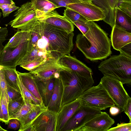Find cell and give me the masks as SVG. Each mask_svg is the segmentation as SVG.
I'll list each match as a JSON object with an SVG mask.
<instances>
[{"instance_id": "1", "label": "cell", "mask_w": 131, "mask_h": 131, "mask_svg": "<svg viewBox=\"0 0 131 131\" xmlns=\"http://www.w3.org/2000/svg\"><path fill=\"white\" fill-rule=\"evenodd\" d=\"M87 23L89 29L84 35L79 34L77 36V47L91 61L106 58L112 53L110 39L106 32L94 21H87Z\"/></svg>"}, {"instance_id": "2", "label": "cell", "mask_w": 131, "mask_h": 131, "mask_svg": "<svg viewBox=\"0 0 131 131\" xmlns=\"http://www.w3.org/2000/svg\"><path fill=\"white\" fill-rule=\"evenodd\" d=\"M47 40L50 52L58 59L64 55L70 54L74 45V34L36 20L30 24Z\"/></svg>"}, {"instance_id": "3", "label": "cell", "mask_w": 131, "mask_h": 131, "mask_svg": "<svg viewBox=\"0 0 131 131\" xmlns=\"http://www.w3.org/2000/svg\"><path fill=\"white\" fill-rule=\"evenodd\" d=\"M59 74L63 87L61 107L80 97L94 83L92 78L82 77L71 70H62Z\"/></svg>"}, {"instance_id": "4", "label": "cell", "mask_w": 131, "mask_h": 131, "mask_svg": "<svg viewBox=\"0 0 131 131\" xmlns=\"http://www.w3.org/2000/svg\"><path fill=\"white\" fill-rule=\"evenodd\" d=\"M99 70L104 76L115 78L123 84L131 83V58L120 54L102 61Z\"/></svg>"}, {"instance_id": "5", "label": "cell", "mask_w": 131, "mask_h": 131, "mask_svg": "<svg viewBox=\"0 0 131 131\" xmlns=\"http://www.w3.org/2000/svg\"><path fill=\"white\" fill-rule=\"evenodd\" d=\"M80 98L82 105L101 111L115 105L100 82L85 90Z\"/></svg>"}, {"instance_id": "6", "label": "cell", "mask_w": 131, "mask_h": 131, "mask_svg": "<svg viewBox=\"0 0 131 131\" xmlns=\"http://www.w3.org/2000/svg\"><path fill=\"white\" fill-rule=\"evenodd\" d=\"M121 113L130 97L120 81L113 77L104 76L100 82Z\"/></svg>"}, {"instance_id": "7", "label": "cell", "mask_w": 131, "mask_h": 131, "mask_svg": "<svg viewBox=\"0 0 131 131\" xmlns=\"http://www.w3.org/2000/svg\"><path fill=\"white\" fill-rule=\"evenodd\" d=\"M14 16V19L8 24L14 28L23 31L37 19L36 11L31 2H28L21 5L15 13Z\"/></svg>"}, {"instance_id": "8", "label": "cell", "mask_w": 131, "mask_h": 131, "mask_svg": "<svg viewBox=\"0 0 131 131\" xmlns=\"http://www.w3.org/2000/svg\"><path fill=\"white\" fill-rule=\"evenodd\" d=\"M101 111L81 104L66 123L61 131H78Z\"/></svg>"}, {"instance_id": "9", "label": "cell", "mask_w": 131, "mask_h": 131, "mask_svg": "<svg viewBox=\"0 0 131 131\" xmlns=\"http://www.w3.org/2000/svg\"><path fill=\"white\" fill-rule=\"evenodd\" d=\"M58 59L53 57L48 58L43 63L29 72L35 79L43 80L58 77L59 72L62 70H71L59 65L57 63Z\"/></svg>"}, {"instance_id": "10", "label": "cell", "mask_w": 131, "mask_h": 131, "mask_svg": "<svg viewBox=\"0 0 131 131\" xmlns=\"http://www.w3.org/2000/svg\"><path fill=\"white\" fill-rule=\"evenodd\" d=\"M29 41L14 48L4 47L0 53V66L16 68L18 63L27 52Z\"/></svg>"}, {"instance_id": "11", "label": "cell", "mask_w": 131, "mask_h": 131, "mask_svg": "<svg viewBox=\"0 0 131 131\" xmlns=\"http://www.w3.org/2000/svg\"><path fill=\"white\" fill-rule=\"evenodd\" d=\"M66 8L76 11L88 21L103 20L105 17L102 10L92 2H80L70 4Z\"/></svg>"}, {"instance_id": "12", "label": "cell", "mask_w": 131, "mask_h": 131, "mask_svg": "<svg viewBox=\"0 0 131 131\" xmlns=\"http://www.w3.org/2000/svg\"><path fill=\"white\" fill-rule=\"evenodd\" d=\"M36 12L37 20L59 28L68 32L74 31L73 24L54 10L46 13Z\"/></svg>"}, {"instance_id": "13", "label": "cell", "mask_w": 131, "mask_h": 131, "mask_svg": "<svg viewBox=\"0 0 131 131\" xmlns=\"http://www.w3.org/2000/svg\"><path fill=\"white\" fill-rule=\"evenodd\" d=\"M115 121L105 112L96 115L79 128L78 131H107Z\"/></svg>"}, {"instance_id": "14", "label": "cell", "mask_w": 131, "mask_h": 131, "mask_svg": "<svg viewBox=\"0 0 131 131\" xmlns=\"http://www.w3.org/2000/svg\"><path fill=\"white\" fill-rule=\"evenodd\" d=\"M57 63L60 66L68 68L82 77L92 78L91 69L74 56L70 54L62 55L58 58Z\"/></svg>"}, {"instance_id": "15", "label": "cell", "mask_w": 131, "mask_h": 131, "mask_svg": "<svg viewBox=\"0 0 131 131\" xmlns=\"http://www.w3.org/2000/svg\"><path fill=\"white\" fill-rule=\"evenodd\" d=\"M81 105L79 97L61 106L57 114L56 131H61L67 122Z\"/></svg>"}, {"instance_id": "16", "label": "cell", "mask_w": 131, "mask_h": 131, "mask_svg": "<svg viewBox=\"0 0 131 131\" xmlns=\"http://www.w3.org/2000/svg\"><path fill=\"white\" fill-rule=\"evenodd\" d=\"M92 3L103 10L105 16L103 20L112 29L115 25L116 7L118 0H91Z\"/></svg>"}, {"instance_id": "17", "label": "cell", "mask_w": 131, "mask_h": 131, "mask_svg": "<svg viewBox=\"0 0 131 131\" xmlns=\"http://www.w3.org/2000/svg\"><path fill=\"white\" fill-rule=\"evenodd\" d=\"M111 41L115 50H119L126 45L131 42V32L115 25L112 29Z\"/></svg>"}, {"instance_id": "18", "label": "cell", "mask_w": 131, "mask_h": 131, "mask_svg": "<svg viewBox=\"0 0 131 131\" xmlns=\"http://www.w3.org/2000/svg\"><path fill=\"white\" fill-rule=\"evenodd\" d=\"M35 80L42 102L44 105L47 107L53 92L56 78L43 80Z\"/></svg>"}, {"instance_id": "19", "label": "cell", "mask_w": 131, "mask_h": 131, "mask_svg": "<svg viewBox=\"0 0 131 131\" xmlns=\"http://www.w3.org/2000/svg\"><path fill=\"white\" fill-rule=\"evenodd\" d=\"M63 93V87L59 77L56 78L54 86L47 109L58 113L61 107Z\"/></svg>"}, {"instance_id": "20", "label": "cell", "mask_w": 131, "mask_h": 131, "mask_svg": "<svg viewBox=\"0 0 131 131\" xmlns=\"http://www.w3.org/2000/svg\"><path fill=\"white\" fill-rule=\"evenodd\" d=\"M47 110L44 105H38L34 108L25 115L18 120L20 126L18 131H23L30 125L42 113Z\"/></svg>"}, {"instance_id": "21", "label": "cell", "mask_w": 131, "mask_h": 131, "mask_svg": "<svg viewBox=\"0 0 131 131\" xmlns=\"http://www.w3.org/2000/svg\"><path fill=\"white\" fill-rule=\"evenodd\" d=\"M17 72L23 84L27 90L35 97L42 101L36 81L30 72L21 73L18 71Z\"/></svg>"}, {"instance_id": "22", "label": "cell", "mask_w": 131, "mask_h": 131, "mask_svg": "<svg viewBox=\"0 0 131 131\" xmlns=\"http://www.w3.org/2000/svg\"><path fill=\"white\" fill-rule=\"evenodd\" d=\"M55 113L47 109L42 113L31 124L35 131H45L50 119Z\"/></svg>"}, {"instance_id": "23", "label": "cell", "mask_w": 131, "mask_h": 131, "mask_svg": "<svg viewBox=\"0 0 131 131\" xmlns=\"http://www.w3.org/2000/svg\"><path fill=\"white\" fill-rule=\"evenodd\" d=\"M115 25L131 32V17L116 8Z\"/></svg>"}, {"instance_id": "24", "label": "cell", "mask_w": 131, "mask_h": 131, "mask_svg": "<svg viewBox=\"0 0 131 131\" xmlns=\"http://www.w3.org/2000/svg\"><path fill=\"white\" fill-rule=\"evenodd\" d=\"M18 76L17 83L24 102L38 105H44L41 101L35 97L27 90L23 84L18 75Z\"/></svg>"}, {"instance_id": "25", "label": "cell", "mask_w": 131, "mask_h": 131, "mask_svg": "<svg viewBox=\"0 0 131 131\" xmlns=\"http://www.w3.org/2000/svg\"><path fill=\"white\" fill-rule=\"evenodd\" d=\"M1 67L4 71L7 85L17 90L20 92L17 83L18 76L16 68Z\"/></svg>"}, {"instance_id": "26", "label": "cell", "mask_w": 131, "mask_h": 131, "mask_svg": "<svg viewBox=\"0 0 131 131\" xmlns=\"http://www.w3.org/2000/svg\"><path fill=\"white\" fill-rule=\"evenodd\" d=\"M41 57H53L46 52L36 47L31 51L26 53L18 62L17 66L25 65Z\"/></svg>"}, {"instance_id": "27", "label": "cell", "mask_w": 131, "mask_h": 131, "mask_svg": "<svg viewBox=\"0 0 131 131\" xmlns=\"http://www.w3.org/2000/svg\"><path fill=\"white\" fill-rule=\"evenodd\" d=\"M30 33V31L18 30L4 47L14 48L22 43L29 40Z\"/></svg>"}, {"instance_id": "28", "label": "cell", "mask_w": 131, "mask_h": 131, "mask_svg": "<svg viewBox=\"0 0 131 131\" xmlns=\"http://www.w3.org/2000/svg\"><path fill=\"white\" fill-rule=\"evenodd\" d=\"M32 5L36 11L46 13L58 8L48 0H31Z\"/></svg>"}, {"instance_id": "29", "label": "cell", "mask_w": 131, "mask_h": 131, "mask_svg": "<svg viewBox=\"0 0 131 131\" xmlns=\"http://www.w3.org/2000/svg\"><path fill=\"white\" fill-rule=\"evenodd\" d=\"M8 96L7 92L4 98L1 100L0 121L3 122L5 124L7 125L9 120L8 110Z\"/></svg>"}, {"instance_id": "30", "label": "cell", "mask_w": 131, "mask_h": 131, "mask_svg": "<svg viewBox=\"0 0 131 131\" xmlns=\"http://www.w3.org/2000/svg\"><path fill=\"white\" fill-rule=\"evenodd\" d=\"M40 105H36L28 102H25L18 111L9 117V119H19L25 115L34 108Z\"/></svg>"}, {"instance_id": "31", "label": "cell", "mask_w": 131, "mask_h": 131, "mask_svg": "<svg viewBox=\"0 0 131 131\" xmlns=\"http://www.w3.org/2000/svg\"><path fill=\"white\" fill-rule=\"evenodd\" d=\"M64 16L69 21L72 23L82 20L87 21L80 14L71 9L66 8L64 10L63 13Z\"/></svg>"}, {"instance_id": "32", "label": "cell", "mask_w": 131, "mask_h": 131, "mask_svg": "<svg viewBox=\"0 0 131 131\" xmlns=\"http://www.w3.org/2000/svg\"><path fill=\"white\" fill-rule=\"evenodd\" d=\"M24 103L22 96L15 100L9 101L8 110L9 117L18 111Z\"/></svg>"}, {"instance_id": "33", "label": "cell", "mask_w": 131, "mask_h": 131, "mask_svg": "<svg viewBox=\"0 0 131 131\" xmlns=\"http://www.w3.org/2000/svg\"><path fill=\"white\" fill-rule=\"evenodd\" d=\"M116 8L131 17V1L118 0Z\"/></svg>"}, {"instance_id": "34", "label": "cell", "mask_w": 131, "mask_h": 131, "mask_svg": "<svg viewBox=\"0 0 131 131\" xmlns=\"http://www.w3.org/2000/svg\"><path fill=\"white\" fill-rule=\"evenodd\" d=\"M49 57H41L26 64L20 65V66L30 71L43 63Z\"/></svg>"}, {"instance_id": "35", "label": "cell", "mask_w": 131, "mask_h": 131, "mask_svg": "<svg viewBox=\"0 0 131 131\" xmlns=\"http://www.w3.org/2000/svg\"><path fill=\"white\" fill-rule=\"evenodd\" d=\"M7 92V84L4 72L1 66H0V97L1 100L4 98Z\"/></svg>"}, {"instance_id": "36", "label": "cell", "mask_w": 131, "mask_h": 131, "mask_svg": "<svg viewBox=\"0 0 131 131\" xmlns=\"http://www.w3.org/2000/svg\"><path fill=\"white\" fill-rule=\"evenodd\" d=\"M7 92L9 101L15 100L22 96L21 94L19 91L7 85Z\"/></svg>"}, {"instance_id": "37", "label": "cell", "mask_w": 131, "mask_h": 131, "mask_svg": "<svg viewBox=\"0 0 131 131\" xmlns=\"http://www.w3.org/2000/svg\"><path fill=\"white\" fill-rule=\"evenodd\" d=\"M54 4L58 8L61 7L66 8L71 4L81 2L79 0H48Z\"/></svg>"}, {"instance_id": "38", "label": "cell", "mask_w": 131, "mask_h": 131, "mask_svg": "<svg viewBox=\"0 0 131 131\" xmlns=\"http://www.w3.org/2000/svg\"><path fill=\"white\" fill-rule=\"evenodd\" d=\"M131 122L118 124L115 127L110 128L107 131H131Z\"/></svg>"}, {"instance_id": "39", "label": "cell", "mask_w": 131, "mask_h": 131, "mask_svg": "<svg viewBox=\"0 0 131 131\" xmlns=\"http://www.w3.org/2000/svg\"><path fill=\"white\" fill-rule=\"evenodd\" d=\"M57 113H55L50 119L45 130V131H56Z\"/></svg>"}, {"instance_id": "40", "label": "cell", "mask_w": 131, "mask_h": 131, "mask_svg": "<svg viewBox=\"0 0 131 131\" xmlns=\"http://www.w3.org/2000/svg\"><path fill=\"white\" fill-rule=\"evenodd\" d=\"M87 21H85L80 20L74 22L73 23L78 27L82 34L84 35L89 29V28L87 23Z\"/></svg>"}, {"instance_id": "41", "label": "cell", "mask_w": 131, "mask_h": 131, "mask_svg": "<svg viewBox=\"0 0 131 131\" xmlns=\"http://www.w3.org/2000/svg\"><path fill=\"white\" fill-rule=\"evenodd\" d=\"M7 125V129H10L16 130L20 128V123L17 119H12L9 120Z\"/></svg>"}, {"instance_id": "42", "label": "cell", "mask_w": 131, "mask_h": 131, "mask_svg": "<svg viewBox=\"0 0 131 131\" xmlns=\"http://www.w3.org/2000/svg\"><path fill=\"white\" fill-rule=\"evenodd\" d=\"M118 51L120 54L131 58V42L123 46Z\"/></svg>"}, {"instance_id": "43", "label": "cell", "mask_w": 131, "mask_h": 131, "mask_svg": "<svg viewBox=\"0 0 131 131\" xmlns=\"http://www.w3.org/2000/svg\"><path fill=\"white\" fill-rule=\"evenodd\" d=\"M19 8L15 5H12L2 10V14L3 17H5L8 16L12 12Z\"/></svg>"}, {"instance_id": "44", "label": "cell", "mask_w": 131, "mask_h": 131, "mask_svg": "<svg viewBox=\"0 0 131 131\" xmlns=\"http://www.w3.org/2000/svg\"><path fill=\"white\" fill-rule=\"evenodd\" d=\"M123 111L127 116L131 122V98L130 97L128 100Z\"/></svg>"}, {"instance_id": "45", "label": "cell", "mask_w": 131, "mask_h": 131, "mask_svg": "<svg viewBox=\"0 0 131 131\" xmlns=\"http://www.w3.org/2000/svg\"><path fill=\"white\" fill-rule=\"evenodd\" d=\"M8 32L7 28L0 27V42L3 43L6 40Z\"/></svg>"}, {"instance_id": "46", "label": "cell", "mask_w": 131, "mask_h": 131, "mask_svg": "<svg viewBox=\"0 0 131 131\" xmlns=\"http://www.w3.org/2000/svg\"><path fill=\"white\" fill-rule=\"evenodd\" d=\"M110 113L112 116H116L120 113V110L117 106H112L110 107Z\"/></svg>"}, {"instance_id": "47", "label": "cell", "mask_w": 131, "mask_h": 131, "mask_svg": "<svg viewBox=\"0 0 131 131\" xmlns=\"http://www.w3.org/2000/svg\"><path fill=\"white\" fill-rule=\"evenodd\" d=\"M0 4L15 5L12 0H0Z\"/></svg>"}, {"instance_id": "48", "label": "cell", "mask_w": 131, "mask_h": 131, "mask_svg": "<svg viewBox=\"0 0 131 131\" xmlns=\"http://www.w3.org/2000/svg\"><path fill=\"white\" fill-rule=\"evenodd\" d=\"M11 5H12L7 4H0V8L2 10L10 6Z\"/></svg>"}, {"instance_id": "49", "label": "cell", "mask_w": 131, "mask_h": 131, "mask_svg": "<svg viewBox=\"0 0 131 131\" xmlns=\"http://www.w3.org/2000/svg\"><path fill=\"white\" fill-rule=\"evenodd\" d=\"M81 2L91 3V0H79Z\"/></svg>"}, {"instance_id": "50", "label": "cell", "mask_w": 131, "mask_h": 131, "mask_svg": "<svg viewBox=\"0 0 131 131\" xmlns=\"http://www.w3.org/2000/svg\"><path fill=\"white\" fill-rule=\"evenodd\" d=\"M3 47L1 45H0V52L2 50V49H3ZM0 104H1V99L0 97Z\"/></svg>"}, {"instance_id": "51", "label": "cell", "mask_w": 131, "mask_h": 131, "mask_svg": "<svg viewBox=\"0 0 131 131\" xmlns=\"http://www.w3.org/2000/svg\"><path fill=\"white\" fill-rule=\"evenodd\" d=\"M7 131V130L3 128L0 125V131Z\"/></svg>"}, {"instance_id": "52", "label": "cell", "mask_w": 131, "mask_h": 131, "mask_svg": "<svg viewBox=\"0 0 131 131\" xmlns=\"http://www.w3.org/2000/svg\"><path fill=\"white\" fill-rule=\"evenodd\" d=\"M2 14V13L0 12V18Z\"/></svg>"}, {"instance_id": "53", "label": "cell", "mask_w": 131, "mask_h": 131, "mask_svg": "<svg viewBox=\"0 0 131 131\" xmlns=\"http://www.w3.org/2000/svg\"><path fill=\"white\" fill-rule=\"evenodd\" d=\"M127 0V1H131V0Z\"/></svg>"}]
</instances>
